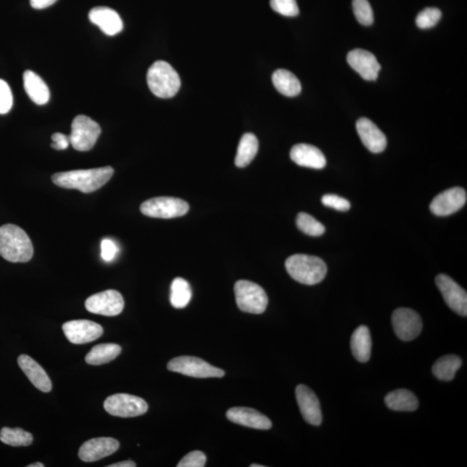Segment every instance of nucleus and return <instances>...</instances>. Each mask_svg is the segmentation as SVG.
<instances>
[{
  "mask_svg": "<svg viewBox=\"0 0 467 467\" xmlns=\"http://www.w3.org/2000/svg\"><path fill=\"white\" fill-rule=\"evenodd\" d=\"M147 79L151 91L162 99L176 96L181 86L179 74L165 61H155L148 70Z\"/></svg>",
  "mask_w": 467,
  "mask_h": 467,
  "instance_id": "4",
  "label": "nucleus"
},
{
  "mask_svg": "<svg viewBox=\"0 0 467 467\" xmlns=\"http://www.w3.org/2000/svg\"><path fill=\"white\" fill-rule=\"evenodd\" d=\"M119 247L117 242L111 239H103L101 244V255L105 262H112L118 255Z\"/></svg>",
  "mask_w": 467,
  "mask_h": 467,
  "instance_id": "39",
  "label": "nucleus"
},
{
  "mask_svg": "<svg viewBox=\"0 0 467 467\" xmlns=\"http://www.w3.org/2000/svg\"><path fill=\"white\" fill-rule=\"evenodd\" d=\"M264 466L262 465H256V464H253L251 466V467H263Z\"/></svg>",
  "mask_w": 467,
  "mask_h": 467,
  "instance_id": "44",
  "label": "nucleus"
},
{
  "mask_svg": "<svg viewBox=\"0 0 467 467\" xmlns=\"http://www.w3.org/2000/svg\"><path fill=\"white\" fill-rule=\"evenodd\" d=\"M57 0H31V6L34 7V9L41 10L47 8L50 6H52L53 3H55Z\"/></svg>",
  "mask_w": 467,
  "mask_h": 467,
  "instance_id": "41",
  "label": "nucleus"
},
{
  "mask_svg": "<svg viewBox=\"0 0 467 467\" xmlns=\"http://www.w3.org/2000/svg\"><path fill=\"white\" fill-rule=\"evenodd\" d=\"M394 333L403 341H412L421 334L423 324L421 316L409 309H398L392 314Z\"/></svg>",
  "mask_w": 467,
  "mask_h": 467,
  "instance_id": "10",
  "label": "nucleus"
},
{
  "mask_svg": "<svg viewBox=\"0 0 467 467\" xmlns=\"http://www.w3.org/2000/svg\"><path fill=\"white\" fill-rule=\"evenodd\" d=\"M101 133V126L97 122L86 115H78L72 122L71 133L68 138L75 150L87 151L95 147Z\"/></svg>",
  "mask_w": 467,
  "mask_h": 467,
  "instance_id": "7",
  "label": "nucleus"
},
{
  "mask_svg": "<svg viewBox=\"0 0 467 467\" xmlns=\"http://www.w3.org/2000/svg\"><path fill=\"white\" fill-rule=\"evenodd\" d=\"M206 458L204 452L200 451H193L189 452L187 455L181 459L177 467H204L206 464Z\"/></svg>",
  "mask_w": 467,
  "mask_h": 467,
  "instance_id": "38",
  "label": "nucleus"
},
{
  "mask_svg": "<svg viewBox=\"0 0 467 467\" xmlns=\"http://www.w3.org/2000/svg\"><path fill=\"white\" fill-rule=\"evenodd\" d=\"M286 269L290 276L299 283L316 285L327 274V264L320 257L297 253L286 260Z\"/></svg>",
  "mask_w": 467,
  "mask_h": 467,
  "instance_id": "3",
  "label": "nucleus"
},
{
  "mask_svg": "<svg viewBox=\"0 0 467 467\" xmlns=\"http://www.w3.org/2000/svg\"><path fill=\"white\" fill-rule=\"evenodd\" d=\"M189 209V205L183 199L171 197L148 199L140 205L143 215L154 218H175L186 215Z\"/></svg>",
  "mask_w": 467,
  "mask_h": 467,
  "instance_id": "6",
  "label": "nucleus"
},
{
  "mask_svg": "<svg viewBox=\"0 0 467 467\" xmlns=\"http://www.w3.org/2000/svg\"><path fill=\"white\" fill-rule=\"evenodd\" d=\"M135 462L132 461H125L121 462L115 463V464H112L108 466V467H135Z\"/></svg>",
  "mask_w": 467,
  "mask_h": 467,
  "instance_id": "42",
  "label": "nucleus"
},
{
  "mask_svg": "<svg viewBox=\"0 0 467 467\" xmlns=\"http://www.w3.org/2000/svg\"><path fill=\"white\" fill-rule=\"evenodd\" d=\"M125 302L118 291L107 290L90 296L86 300L85 307L89 313L103 316H117L124 309Z\"/></svg>",
  "mask_w": 467,
  "mask_h": 467,
  "instance_id": "11",
  "label": "nucleus"
},
{
  "mask_svg": "<svg viewBox=\"0 0 467 467\" xmlns=\"http://www.w3.org/2000/svg\"><path fill=\"white\" fill-rule=\"evenodd\" d=\"M25 91L34 103L45 105L50 100V89L43 80L34 71H27L24 73Z\"/></svg>",
  "mask_w": 467,
  "mask_h": 467,
  "instance_id": "24",
  "label": "nucleus"
},
{
  "mask_svg": "<svg viewBox=\"0 0 467 467\" xmlns=\"http://www.w3.org/2000/svg\"><path fill=\"white\" fill-rule=\"evenodd\" d=\"M322 204L343 212H348L350 208V202L347 199L333 194L325 195L322 198Z\"/></svg>",
  "mask_w": 467,
  "mask_h": 467,
  "instance_id": "37",
  "label": "nucleus"
},
{
  "mask_svg": "<svg viewBox=\"0 0 467 467\" xmlns=\"http://www.w3.org/2000/svg\"><path fill=\"white\" fill-rule=\"evenodd\" d=\"M191 297L193 291L189 282L180 277L175 279L171 286V296H170L172 306L177 309H184L190 303Z\"/></svg>",
  "mask_w": 467,
  "mask_h": 467,
  "instance_id": "30",
  "label": "nucleus"
},
{
  "mask_svg": "<svg viewBox=\"0 0 467 467\" xmlns=\"http://www.w3.org/2000/svg\"><path fill=\"white\" fill-rule=\"evenodd\" d=\"M27 467H45V465L43 463L37 462L34 463V464L29 465Z\"/></svg>",
  "mask_w": 467,
  "mask_h": 467,
  "instance_id": "43",
  "label": "nucleus"
},
{
  "mask_svg": "<svg viewBox=\"0 0 467 467\" xmlns=\"http://www.w3.org/2000/svg\"><path fill=\"white\" fill-rule=\"evenodd\" d=\"M461 365V357L455 355H447L434 363L432 368L433 374L440 381H452Z\"/></svg>",
  "mask_w": 467,
  "mask_h": 467,
  "instance_id": "28",
  "label": "nucleus"
},
{
  "mask_svg": "<svg viewBox=\"0 0 467 467\" xmlns=\"http://www.w3.org/2000/svg\"><path fill=\"white\" fill-rule=\"evenodd\" d=\"M108 414L117 417L128 418L146 414L148 405L142 398L129 394H115L104 401Z\"/></svg>",
  "mask_w": 467,
  "mask_h": 467,
  "instance_id": "9",
  "label": "nucleus"
},
{
  "mask_svg": "<svg viewBox=\"0 0 467 467\" xmlns=\"http://www.w3.org/2000/svg\"><path fill=\"white\" fill-rule=\"evenodd\" d=\"M385 404L391 410L412 412L418 408L419 401L411 391L400 389L387 394Z\"/></svg>",
  "mask_w": 467,
  "mask_h": 467,
  "instance_id": "25",
  "label": "nucleus"
},
{
  "mask_svg": "<svg viewBox=\"0 0 467 467\" xmlns=\"http://www.w3.org/2000/svg\"><path fill=\"white\" fill-rule=\"evenodd\" d=\"M63 330L68 341L75 345L95 341L103 334V329L99 324L85 320L66 322Z\"/></svg>",
  "mask_w": 467,
  "mask_h": 467,
  "instance_id": "14",
  "label": "nucleus"
},
{
  "mask_svg": "<svg viewBox=\"0 0 467 467\" xmlns=\"http://www.w3.org/2000/svg\"><path fill=\"white\" fill-rule=\"evenodd\" d=\"M259 149V141L253 133H245L239 143L235 165L237 168H244L255 158Z\"/></svg>",
  "mask_w": 467,
  "mask_h": 467,
  "instance_id": "27",
  "label": "nucleus"
},
{
  "mask_svg": "<svg viewBox=\"0 0 467 467\" xmlns=\"http://www.w3.org/2000/svg\"><path fill=\"white\" fill-rule=\"evenodd\" d=\"M441 12L438 8L434 7H429L422 10L416 17L415 23L417 27L421 29H429L438 24V22L441 19Z\"/></svg>",
  "mask_w": 467,
  "mask_h": 467,
  "instance_id": "34",
  "label": "nucleus"
},
{
  "mask_svg": "<svg viewBox=\"0 0 467 467\" xmlns=\"http://www.w3.org/2000/svg\"><path fill=\"white\" fill-rule=\"evenodd\" d=\"M17 363L21 370L24 371L36 388L45 393H48L52 390V383L49 376L37 362L27 355H21L17 358Z\"/></svg>",
  "mask_w": 467,
  "mask_h": 467,
  "instance_id": "22",
  "label": "nucleus"
},
{
  "mask_svg": "<svg viewBox=\"0 0 467 467\" xmlns=\"http://www.w3.org/2000/svg\"><path fill=\"white\" fill-rule=\"evenodd\" d=\"M296 224L300 231L311 237H320L325 231L323 224L305 212H300L297 216Z\"/></svg>",
  "mask_w": 467,
  "mask_h": 467,
  "instance_id": "32",
  "label": "nucleus"
},
{
  "mask_svg": "<svg viewBox=\"0 0 467 467\" xmlns=\"http://www.w3.org/2000/svg\"><path fill=\"white\" fill-rule=\"evenodd\" d=\"M350 66L366 81H376L378 77L381 65L376 57L368 50L356 49L351 50L347 56Z\"/></svg>",
  "mask_w": 467,
  "mask_h": 467,
  "instance_id": "16",
  "label": "nucleus"
},
{
  "mask_svg": "<svg viewBox=\"0 0 467 467\" xmlns=\"http://www.w3.org/2000/svg\"><path fill=\"white\" fill-rule=\"evenodd\" d=\"M353 12L361 24L369 27L374 22V14L368 0H353Z\"/></svg>",
  "mask_w": 467,
  "mask_h": 467,
  "instance_id": "33",
  "label": "nucleus"
},
{
  "mask_svg": "<svg viewBox=\"0 0 467 467\" xmlns=\"http://www.w3.org/2000/svg\"><path fill=\"white\" fill-rule=\"evenodd\" d=\"M89 17L90 22L97 25L106 35L115 36L123 30L121 17L110 7H96L90 10Z\"/></svg>",
  "mask_w": 467,
  "mask_h": 467,
  "instance_id": "20",
  "label": "nucleus"
},
{
  "mask_svg": "<svg viewBox=\"0 0 467 467\" xmlns=\"http://www.w3.org/2000/svg\"><path fill=\"white\" fill-rule=\"evenodd\" d=\"M270 6L274 12L285 17H296L299 13L296 0H270Z\"/></svg>",
  "mask_w": 467,
  "mask_h": 467,
  "instance_id": "35",
  "label": "nucleus"
},
{
  "mask_svg": "<svg viewBox=\"0 0 467 467\" xmlns=\"http://www.w3.org/2000/svg\"><path fill=\"white\" fill-rule=\"evenodd\" d=\"M272 80L275 89L283 96L293 97L302 92L299 79L290 71L278 70L273 74Z\"/></svg>",
  "mask_w": 467,
  "mask_h": 467,
  "instance_id": "26",
  "label": "nucleus"
},
{
  "mask_svg": "<svg viewBox=\"0 0 467 467\" xmlns=\"http://www.w3.org/2000/svg\"><path fill=\"white\" fill-rule=\"evenodd\" d=\"M13 96L12 90L3 80L0 79V114H6L12 110Z\"/></svg>",
  "mask_w": 467,
  "mask_h": 467,
  "instance_id": "36",
  "label": "nucleus"
},
{
  "mask_svg": "<svg viewBox=\"0 0 467 467\" xmlns=\"http://www.w3.org/2000/svg\"><path fill=\"white\" fill-rule=\"evenodd\" d=\"M436 283L447 305L456 313L466 317L467 295L466 290L451 277L443 274L438 275L436 278Z\"/></svg>",
  "mask_w": 467,
  "mask_h": 467,
  "instance_id": "12",
  "label": "nucleus"
},
{
  "mask_svg": "<svg viewBox=\"0 0 467 467\" xmlns=\"http://www.w3.org/2000/svg\"><path fill=\"white\" fill-rule=\"evenodd\" d=\"M357 131L362 142L371 153L380 154L385 150L387 139L385 133L371 119L361 118L357 121Z\"/></svg>",
  "mask_w": 467,
  "mask_h": 467,
  "instance_id": "19",
  "label": "nucleus"
},
{
  "mask_svg": "<svg viewBox=\"0 0 467 467\" xmlns=\"http://www.w3.org/2000/svg\"><path fill=\"white\" fill-rule=\"evenodd\" d=\"M290 157L295 164L313 169L320 170L327 165V159L316 147L309 144H297L292 147Z\"/></svg>",
  "mask_w": 467,
  "mask_h": 467,
  "instance_id": "21",
  "label": "nucleus"
},
{
  "mask_svg": "<svg viewBox=\"0 0 467 467\" xmlns=\"http://www.w3.org/2000/svg\"><path fill=\"white\" fill-rule=\"evenodd\" d=\"M121 353V347L115 343H101L93 347L87 354L85 361L87 364L97 366L114 360Z\"/></svg>",
  "mask_w": 467,
  "mask_h": 467,
  "instance_id": "29",
  "label": "nucleus"
},
{
  "mask_svg": "<svg viewBox=\"0 0 467 467\" xmlns=\"http://www.w3.org/2000/svg\"><path fill=\"white\" fill-rule=\"evenodd\" d=\"M230 422L248 428L267 430L272 428V422L255 409L245 407L231 408L226 414Z\"/></svg>",
  "mask_w": 467,
  "mask_h": 467,
  "instance_id": "18",
  "label": "nucleus"
},
{
  "mask_svg": "<svg viewBox=\"0 0 467 467\" xmlns=\"http://www.w3.org/2000/svg\"><path fill=\"white\" fill-rule=\"evenodd\" d=\"M295 394L297 403L305 421L311 425L320 426L322 423V412L316 394L309 387L303 385L297 386Z\"/></svg>",
  "mask_w": 467,
  "mask_h": 467,
  "instance_id": "17",
  "label": "nucleus"
},
{
  "mask_svg": "<svg viewBox=\"0 0 467 467\" xmlns=\"http://www.w3.org/2000/svg\"><path fill=\"white\" fill-rule=\"evenodd\" d=\"M466 193L461 187H454L436 195L430 205V211L434 215L447 216L454 214L464 207Z\"/></svg>",
  "mask_w": 467,
  "mask_h": 467,
  "instance_id": "13",
  "label": "nucleus"
},
{
  "mask_svg": "<svg viewBox=\"0 0 467 467\" xmlns=\"http://www.w3.org/2000/svg\"><path fill=\"white\" fill-rule=\"evenodd\" d=\"M53 143L52 147L55 150H65L67 149L70 142V138L63 133H56L52 136Z\"/></svg>",
  "mask_w": 467,
  "mask_h": 467,
  "instance_id": "40",
  "label": "nucleus"
},
{
  "mask_svg": "<svg viewBox=\"0 0 467 467\" xmlns=\"http://www.w3.org/2000/svg\"><path fill=\"white\" fill-rule=\"evenodd\" d=\"M235 295L239 309L244 313H263L269 304L266 292L252 281H237L235 285Z\"/></svg>",
  "mask_w": 467,
  "mask_h": 467,
  "instance_id": "5",
  "label": "nucleus"
},
{
  "mask_svg": "<svg viewBox=\"0 0 467 467\" xmlns=\"http://www.w3.org/2000/svg\"><path fill=\"white\" fill-rule=\"evenodd\" d=\"M111 166L105 168L75 170V171L56 173L52 176L53 183L64 189H77L82 193H91L106 184L114 175Z\"/></svg>",
  "mask_w": 467,
  "mask_h": 467,
  "instance_id": "1",
  "label": "nucleus"
},
{
  "mask_svg": "<svg viewBox=\"0 0 467 467\" xmlns=\"http://www.w3.org/2000/svg\"><path fill=\"white\" fill-rule=\"evenodd\" d=\"M168 369L170 371L197 378H220L225 374L221 369L212 366L201 358L189 356L173 358L169 362Z\"/></svg>",
  "mask_w": 467,
  "mask_h": 467,
  "instance_id": "8",
  "label": "nucleus"
},
{
  "mask_svg": "<svg viewBox=\"0 0 467 467\" xmlns=\"http://www.w3.org/2000/svg\"><path fill=\"white\" fill-rule=\"evenodd\" d=\"M350 349L353 356L360 363H366L371 356L372 340L370 330L360 325L353 332L350 339Z\"/></svg>",
  "mask_w": 467,
  "mask_h": 467,
  "instance_id": "23",
  "label": "nucleus"
},
{
  "mask_svg": "<svg viewBox=\"0 0 467 467\" xmlns=\"http://www.w3.org/2000/svg\"><path fill=\"white\" fill-rule=\"evenodd\" d=\"M34 245L20 227L6 224L0 227V255L10 262H28L34 256Z\"/></svg>",
  "mask_w": 467,
  "mask_h": 467,
  "instance_id": "2",
  "label": "nucleus"
},
{
  "mask_svg": "<svg viewBox=\"0 0 467 467\" xmlns=\"http://www.w3.org/2000/svg\"><path fill=\"white\" fill-rule=\"evenodd\" d=\"M0 440L9 446L27 447L34 443V436L22 429L3 428L0 432Z\"/></svg>",
  "mask_w": 467,
  "mask_h": 467,
  "instance_id": "31",
  "label": "nucleus"
},
{
  "mask_svg": "<svg viewBox=\"0 0 467 467\" xmlns=\"http://www.w3.org/2000/svg\"><path fill=\"white\" fill-rule=\"evenodd\" d=\"M119 447V441L114 438H95L82 444L78 455L82 461L95 462L114 454Z\"/></svg>",
  "mask_w": 467,
  "mask_h": 467,
  "instance_id": "15",
  "label": "nucleus"
}]
</instances>
